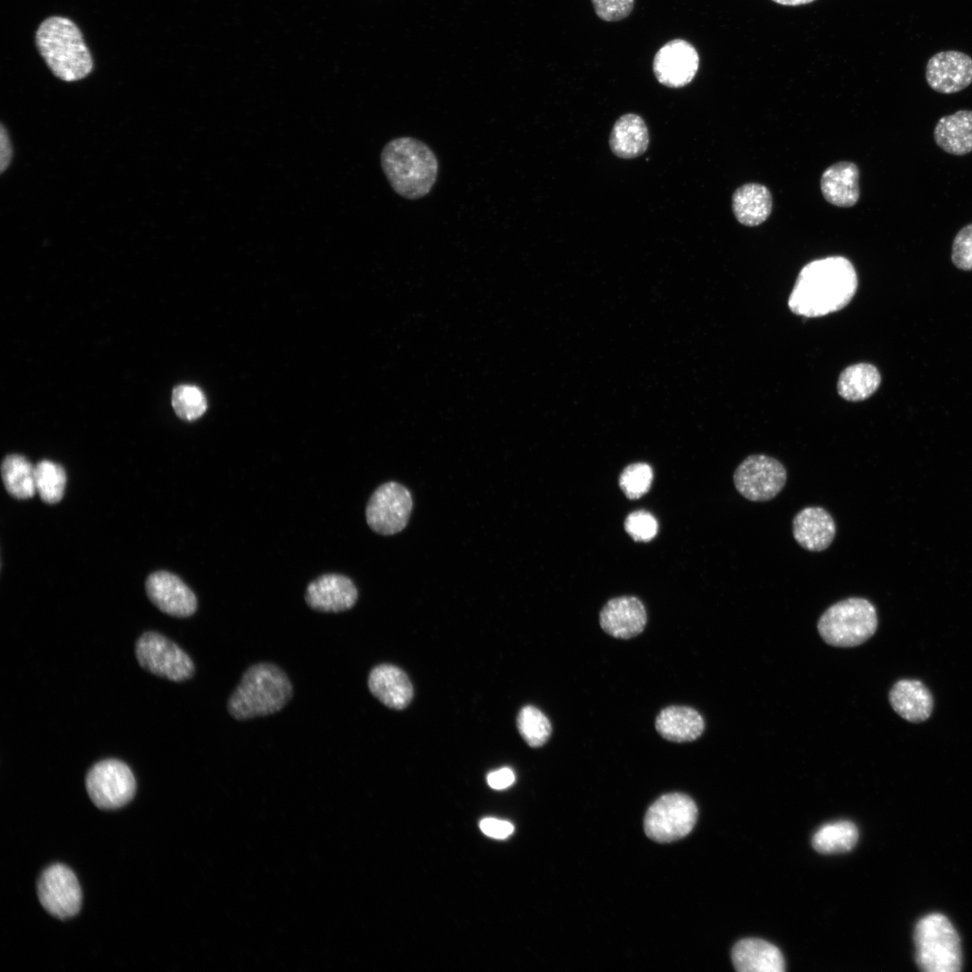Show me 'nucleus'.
Returning <instances> with one entry per match:
<instances>
[{
    "instance_id": "nucleus-1",
    "label": "nucleus",
    "mask_w": 972,
    "mask_h": 972,
    "mask_svg": "<svg viewBox=\"0 0 972 972\" xmlns=\"http://www.w3.org/2000/svg\"><path fill=\"white\" fill-rule=\"evenodd\" d=\"M857 287V273L850 260L840 256L816 259L800 270L788 304L796 315L821 317L847 306Z\"/></svg>"
},
{
    "instance_id": "nucleus-2",
    "label": "nucleus",
    "mask_w": 972,
    "mask_h": 972,
    "mask_svg": "<svg viewBox=\"0 0 972 972\" xmlns=\"http://www.w3.org/2000/svg\"><path fill=\"white\" fill-rule=\"evenodd\" d=\"M381 165L394 192L409 200L426 196L437 179L436 154L426 143L412 137L389 141L382 150Z\"/></svg>"
},
{
    "instance_id": "nucleus-3",
    "label": "nucleus",
    "mask_w": 972,
    "mask_h": 972,
    "mask_svg": "<svg viewBox=\"0 0 972 972\" xmlns=\"http://www.w3.org/2000/svg\"><path fill=\"white\" fill-rule=\"evenodd\" d=\"M36 45L52 73L72 82L88 76L93 59L79 28L68 18L51 16L36 32Z\"/></svg>"
},
{
    "instance_id": "nucleus-4",
    "label": "nucleus",
    "mask_w": 972,
    "mask_h": 972,
    "mask_svg": "<svg viewBox=\"0 0 972 972\" xmlns=\"http://www.w3.org/2000/svg\"><path fill=\"white\" fill-rule=\"evenodd\" d=\"M292 694V684L280 668L258 663L245 671L230 698L228 709L238 720L267 716L282 709Z\"/></svg>"
},
{
    "instance_id": "nucleus-5",
    "label": "nucleus",
    "mask_w": 972,
    "mask_h": 972,
    "mask_svg": "<svg viewBox=\"0 0 972 972\" xmlns=\"http://www.w3.org/2000/svg\"><path fill=\"white\" fill-rule=\"evenodd\" d=\"M878 628L874 605L864 598H848L828 608L820 616L821 637L837 647L857 646L869 639Z\"/></svg>"
},
{
    "instance_id": "nucleus-6",
    "label": "nucleus",
    "mask_w": 972,
    "mask_h": 972,
    "mask_svg": "<svg viewBox=\"0 0 972 972\" xmlns=\"http://www.w3.org/2000/svg\"><path fill=\"white\" fill-rule=\"evenodd\" d=\"M916 962L926 972H956L961 968L958 934L940 914L922 917L914 931Z\"/></svg>"
},
{
    "instance_id": "nucleus-7",
    "label": "nucleus",
    "mask_w": 972,
    "mask_h": 972,
    "mask_svg": "<svg viewBox=\"0 0 972 972\" xmlns=\"http://www.w3.org/2000/svg\"><path fill=\"white\" fill-rule=\"evenodd\" d=\"M697 817V806L688 796L681 793L665 794L647 810L644 832L655 842H670L689 833Z\"/></svg>"
},
{
    "instance_id": "nucleus-8",
    "label": "nucleus",
    "mask_w": 972,
    "mask_h": 972,
    "mask_svg": "<svg viewBox=\"0 0 972 972\" xmlns=\"http://www.w3.org/2000/svg\"><path fill=\"white\" fill-rule=\"evenodd\" d=\"M135 654L142 669L169 680H186L194 673V665L189 655L157 632H146L138 638Z\"/></svg>"
},
{
    "instance_id": "nucleus-9",
    "label": "nucleus",
    "mask_w": 972,
    "mask_h": 972,
    "mask_svg": "<svg viewBox=\"0 0 972 972\" xmlns=\"http://www.w3.org/2000/svg\"><path fill=\"white\" fill-rule=\"evenodd\" d=\"M86 788L97 807L110 810L122 807L132 799L136 780L126 763L117 759H106L88 770Z\"/></svg>"
},
{
    "instance_id": "nucleus-10",
    "label": "nucleus",
    "mask_w": 972,
    "mask_h": 972,
    "mask_svg": "<svg viewBox=\"0 0 972 972\" xmlns=\"http://www.w3.org/2000/svg\"><path fill=\"white\" fill-rule=\"evenodd\" d=\"M787 482L785 466L766 454L747 456L734 472L737 491L746 500L755 502L774 499Z\"/></svg>"
},
{
    "instance_id": "nucleus-11",
    "label": "nucleus",
    "mask_w": 972,
    "mask_h": 972,
    "mask_svg": "<svg viewBox=\"0 0 972 972\" xmlns=\"http://www.w3.org/2000/svg\"><path fill=\"white\" fill-rule=\"evenodd\" d=\"M412 507L410 490L399 482H388L371 495L365 509L366 522L378 534L394 535L407 526Z\"/></svg>"
},
{
    "instance_id": "nucleus-12",
    "label": "nucleus",
    "mask_w": 972,
    "mask_h": 972,
    "mask_svg": "<svg viewBox=\"0 0 972 972\" xmlns=\"http://www.w3.org/2000/svg\"><path fill=\"white\" fill-rule=\"evenodd\" d=\"M38 896L43 908L58 919L76 915L82 904V892L75 873L67 866L54 864L40 875Z\"/></svg>"
},
{
    "instance_id": "nucleus-13",
    "label": "nucleus",
    "mask_w": 972,
    "mask_h": 972,
    "mask_svg": "<svg viewBox=\"0 0 972 972\" xmlns=\"http://www.w3.org/2000/svg\"><path fill=\"white\" fill-rule=\"evenodd\" d=\"M699 56L687 40L675 39L665 43L655 54L652 63L657 80L668 87H682L695 77Z\"/></svg>"
},
{
    "instance_id": "nucleus-14",
    "label": "nucleus",
    "mask_w": 972,
    "mask_h": 972,
    "mask_svg": "<svg viewBox=\"0 0 972 972\" xmlns=\"http://www.w3.org/2000/svg\"><path fill=\"white\" fill-rule=\"evenodd\" d=\"M145 587L149 600L167 615L187 617L196 611L195 595L173 573L165 571L153 572L148 577Z\"/></svg>"
},
{
    "instance_id": "nucleus-15",
    "label": "nucleus",
    "mask_w": 972,
    "mask_h": 972,
    "mask_svg": "<svg viewBox=\"0 0 972 972\" xmlns=\"http://www.w3.org/2000/svg\"><path fill=\"white\" fill-rule=\"evenodd\" d=\"M925 77L938 93L959 92L972 83V58L958 50L938 52L928 60Z\"/></svg>"
},
{
    "instance_id": "nucleus-16",
    "label": "nucleus",
    "mask_w": 972,
    "mask_h": 972,
    "mask_svg": "<svg viewBox=\"0 0 972 972\" xmlns=\"http://www.w3.org/2000/svg\"><path fill=\"white\" fill-rule=\"evenodd\" d=\"M647 615L643 603L635 597L623 596L608 600L599 614L601 628L609 635L629 639L643 632Z\"/></svg>"
},
{
    "instance_id": "nucleus-17",
    "label": "nucleus",
    "mask_w": 972,
    "mask_h": 972,
    "mask_svg": "<svg viewBox=\"0 0 972 972\" xmlns=\"http://www.w3.org/2000/svg\"><path fill=\"white\" fill-rule=\"evenodd\" d=\"M357 597V589L348 577L330 573L321 575L308 585L305 600L315 610L340 612L350 609Z\"/></svg>"
},
{
    "instance_id": "nucleus-18",
    "label": "nucleus",
    "mask_w": 972,
    "mask_h": 972,
    "mask_svg": "<svg viewBox=\"0 0 972 972\" xmlns=\"http://www.w3.org/2000/svg\"><path fill=\"white\" fill-rule=\"evenodd\" d=\"M796 543L810 552H821L832 543L836 526L832 515L822 507H806L798 511L792 521Z\"/></svg>"
},
{
    "instance_id": "nucleus-19",
    "label": "nucleus",
    "mask_w": 972,
    "mask_h": 972,
    "mask_svg": "<svg viewBox=\"0 0 972 972\" xmlns=\"http://www.w3.org/2000/svg\"><path fill=\"white\" fill-rule=\"evenodd\" d=\"M371 693L387 707L400 710L413 698V687L407 674L391 664L374 667L368 677Z\"/></svg>"
},
{
    "instance_id": "nucleus-20",
    "label": "nucleus",
    "mask_w": 972,
    "mask_h": 972,
    "mask_svg": "<svg viewBox=\"0 0 972 972\" xmlns=\"http://www.w3.org/2000/svg\"><path fill=\"white\" fill-rule=\"evenodd\" d=\"M892 708L904 719L921 723L928 719L933 709V698L920 680L903 679L896 681L888 695Z\"/></svg>"
},
{
    "instance_id": "nucleus-21",
    "label": "nucleus",
    "mask_w": 972,
    "mask_h": 972,
    "mask_svg": "<svg viewBox=\"0 0 972 972\" xmlns=\"http://www.w3.org/2000/svg\"><path fill=\"white\" fill-rule=\"evenodd\" d=\"M859 176V168L852 162L841 161L830 166L820 180L824 199L838 207L855 205L860 198Z\"/></svg>"
},
{
    "instance_id": "nucleus-22",
    "label": "nucleus",
    "mask_w": 972,
    "mask_h": 972,
    "mask_svg": "<svg viewBox=\"0 0 972 972\" xmlns=\"http://www.w3.org/2000/svg\"><path fill=\"white\" fill-rule=\"evenodd\" d=\"M732 960L740 972H782L785 961L780 950L760 939H744L732 950Z\"/></svg>"
},
{
    "instance_id": "nucleus-23",
    "label": "nucleus",
    "mask_w": 972,
    "mask_h": 972,
    "mask_svg": "<svg viewBox=\"0 0 972 972\" xmlns=\"http://www.w3.org/2000/svg\"><path fill=\"white\" fill-rule=\"evenodd\" d=\"M655 728L660 735L668 741L692 742L704 732L705 722L702 716L692 707L670 706L657 716Z\"/></svg>"
},
{
    "instance_id": "nucleus-24",
    "label": "nucleus",
    "mask_w": 972,
    "mask_h": 972,
    "mask_svg": "<svg viewBox=\"0 0 972 972\" xmlns=\"http://www.w3.org/2000/svg\"><path fill=\"white\" fill-rule=\"evenodd\" d=\"M733 212L742 225L754 227L763 223L770 216L772 198L769 189L758 183H748L738 187L732 197Z\"/></svg>"
},
{
    "instance_id": "nucleus-25",
    "label": "nucleus",
    "mask_w": 972,
    "mask_h": 972,
    "mask_svg": "<svg viewBox=\"0 0 972 972\" xmlns=\"http://www.w3.org/2000/svg\"><path fill=\"white\" fill-rule=\"evenodd\" d=\"M936 144L949 154L962 156L972 151V111L960 110L939 119L934 128Z\"/></svg>"
},
{
    "instance_id": "nucleus-26",
    "label": "nucleus",
    "mask_w": 972,
    "mask_h": 972,
    "mask_svg": "<svg viewBox=\"0 0 972 972\" xmlns=\"http://www.w3.org/2000/svg\"><path fill=\"white\" fill-rule=\"evenodd\" d=\"M648 144V129L639 115L624 114L615 122L609 137V146L616 157L637 158L644 153Z\"/></svg>"
},
{
    "instance_id": "nucleus-27",
    "label": "nucleus",
    "mask_w": 972,
    "mask_h": 972,
    "mask_svg": "<svg viewBox=\"0 0 972 972\" xmlns=\"http://www.w3.org/2000/svg\"><path fill=\"white\" fill-rule=\"evenodd\" d=\"M881 376L871 364L860 363L848 366L840 374L837 382L839 395L850 401H860L869 398L879 387Z\"/></svg>"
},
{
    "instance_id": "nucleus-28",
    "label": "nucleus",
    "mask_w": 972,
    "mask_h": 972,
    "mask_svg": "<svg viewBox=\"0 0 972 972\" xmlns=\"http://www.w3.org/2000/svg\"><path fill=\"white\" fill-rule=\"evenodd\" d=\"M1 475L6 491L15 499L26 500L34 496L35 466L21 454H9L1 464Z\"/></svg>"
},
{
    "instance_id": "nucleus-29",
    "label": "nucleus",
    "mask_w": 972,
    "mask_h": 972,
    "mask_svg": "<svg viewBox=\"0 0 972 972\" xmlns=\"http://www.w3.org/2000/svg\"><path fill=\"white\" fill-rule=\"evenodd\" d=\"M858 829L850 821H838L821 826L813 836V846L821 853H841L851 850L858 841Z\"/></svg>"
},
{
    "instance_id": "nucleus-30",
    "label": "nucleus",
    "mask_w": 972,
    "mask_h": 972,
    "mask_svg": "<svg viewBox=\"0 0 972 972\" xmlns=\"http://www.w3.org/2000/svg\"><path fill=\"white\" fill-rule=\"evenodd\" d=\"M67 475L64 468L52 461L41 460L35 465V486L42 501L58 502L65 491Z\"/></svg>"
},
{
    "instance_id": "nucleus-31",
    "label": "nucleus",
    "mask_w": 972,
    "mask_h": 972,
    "mask_svg": "<svg viewBox=\"0 0 972 972\" xmlns=\"http://www.w3.org/2000/svg\"><path fill=\"white\" fill-rule=\"evenodd\" d=\"M517 726L524 741L534 748L544 745L552 733L549 719L534 706H526L520 709Z\"/></svg>"
},
{
    "instance_id": "nucleus-32",
    "label": "nucleus",
    "mask_w": 972,
    "mask_h": 972,
    "mask_svg": "<svg viewBox=\"0 0 972 972\" xmlns=\"http://www.w3.org/2000/svg\"><path fill=\"white\" fill-rule=\"evenodd\" d=\"M172 406L176 415L188 421L200 418L207 409L202 392L194 385L176 386L172 393Z\"/></svg>"
},
{
    "instance_id": "nucleus-33",
    "label": "nucleus",
    "mask_w": 972,
    "mask_h": 972,
    "mask_svg": "<svg viewBox=\"0 0 972 972\" xmlns=\"http://www.w3.org/2000/svg\"><path fill=\"white\" fill-rule=\"evenodd\" d=\"M652 478L653 472L650 465L644 463L632 464L621 472L619 486L627 498L634 500L649 490Z\"/></svg>"
},
{
    "instance_id": "nucleus-34",
    "label": "nucleus",
    "mask_w": 972,
    "mask_h": 972,
    "mask_svg": "<svg viewBox=\"0 0 972 972\" xmlns=\"http://www.w3.org/2000/svg\"><path fill=\"white\" fill-rule=\"evenodd\" d=\"M625 529L634 540L648 542L656 536L658 524L648 511L637 510L627 516Z\"/></svg>"
},
{
    "instance_id": "nucleus-35",
    "label": "nucleus",
    "mask_w": 972,
    "mask_h": 972,
    "mask_svg": "<svg viewBox=\"0 0 972 972\" xmlns=\"http://www.w3.org/2000/svg\"><path fill=\"white\" fill-rule=\"evenodd\" d=\"M951 260L961 270H972V223L963 227L955 236L951 248Z\"/></svg>"
},
{
    "instance_id": "nucleus-36",
    "label": "nucleus",
    "mask_w": 972,
    "mask_h": 972,
    "mask_svg": "<svg viewBox=\"0 0 972 972\" xmlns=\"http://www.w3.org/2000/svg\"><path fill=\"white\" fill-rule=\"evenodd\" d=\"M596 14L607 22L627 17L633 10L634 0H591Z\"/></svg>"
},
{
    "instance_id": "nucleus-37",
    "label": "nucleus",
    "mask_w": 972,
    "mask_h": 972,
    "mask_svg": "<svg viewBox=\"0 0 972 972\" xmlns=\"http://www.w3.org/2000/svg\"><path fill=\"white\" fill-rule=\"evenodd\" d=\"M480 828L483 833L495 839H505L514 831V826L509 822L493 817L482 819Z\"/></svg>"
},
{
    "instance_id": "nucleus-38",
    "label": "nucleus",
    "mask_w": 972,
    "mask_h": 972,
    "mask_svg": "<svg viewBox=\"0 0 972 972\" xmlns=\"http://www.w3.org/2000/svg\"><path fill=\"white\" fill-rule=\"evenodd\" d=\"M489 786L493 789H504L515 781V775L509 768H501L491 771L487 776Z\"/></svg>"
},
{
    "instance_id": "nucleus-39",
    "label": "nucleus",
    "mask_w": 972,
    "mask_h": 972,
    "mask_svg": "<svg viewBox=\"0 0 972 972\" xmlns=\"http://www.w3.org/2000/svg\"><path fill=\"white\" fill-rule=\"evenodd\" d=\"M13 155L11 141L8 132L2 125L0 134V167L3 173L9 166Z\"/></svg>"
},
{
    "instance_id": "nucleus-40",
    "label": "nucleus",
    "mask_w": 972,
    "mask_h": 972,
    "mask_svg": "<svg viewBox=\"0 0 972 972\" xmlns=\"http://www.w3.org/2000/svg\"><path fill=\"white\" fill-rule=\"evenodd\" d=\"M772 1H774L775 3H778L779 4H782V5L795 6V5L806 4H809V3H811V2H813L814 0H772Z\"/></svg>"
}]
</instances>
